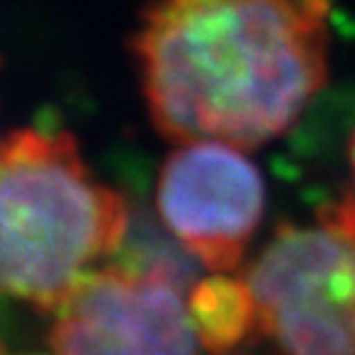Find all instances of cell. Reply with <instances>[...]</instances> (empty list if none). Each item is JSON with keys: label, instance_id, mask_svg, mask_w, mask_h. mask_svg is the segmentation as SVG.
<instances>
[{"label": "cell", "instance_id": "5", "mask_svg": "<svg viewBox=\"0 0 355 355\" xmlns=\"http://www.w3.org/2000/svg\"><path fill=\"white\" fill-rule=\"evenodd\" d=\"M264 205L261 171L230 144H178L158 171L155 210L183 250L212 274L237 269Z\"/></svg>", "mask_w": 355, "mask_h": 355}, {"label": "cell", "instance_id": "7", "mask_svg": "<svg viewBox=\"0 0 355 355\" xmlns=\"http://www.w3.org/2000/svg\"><path fill=\"white\" fill-rule=\"evenodd\" d=\"M348 166H350V175H353V183H355V131L348 144Z\"/></svg>", "mask_w": 355, "mask_h": 355}, {"label": "cell", "instance_id": "8", "mask_svg": "<svg viewBox=\"0 0 355 355\" xmlns=\"http://www.w3.org/2000/svg\"><path fill=\"white\" fill-rule=\"evenodd\" d=\"M28 355H37V353H28Z\"/></svg>", "mask_w": 355, "mask_h": 355}, {"label": "cell", "instance_id": "4", "mask_svg": "<svg viewBox=\"0 0 355 355\" xmlns=\"http://www.w3.org/2000/svg\"><path fill=\"white\" fill-rule=\"evenodd\" d=\"M188 274L180 261L92 269L55 309V355H198Z\"/></svg>", "mask_w": 355, "mask_h": 355}, {"label": "cell", "instance_id": "3", "mask_svg": "<svg viewBox=\"0 0 355 355\" xmlns=\"http://www.w3.org/2000/svg\"><path fill=\"white\" fill-rule=\"evenodd\" d=\"M257 321L288 355H355V205L284 225L244 272Z\"/></svg>", "mask_w": 355, "mask_h": 355}, {"label": "cell", "instance_id": "2", "mask_svg": "<svg viewBox=\"0 0 355 355\" xmlns=\"http://www.w3.org/2000/svg\"><path fill=\"white\" fill-rule=\"evenodd\" d=\"M126 232V198L96 180L69 133L0 136V294L55 313Z\"/></svg>", "mask_w": 355, "mask_h": 355}, {"label": "cell", "instance_id": "6", "mask_svg": "<svg viewBox=\"0 0 355 355\" xmlns=\"http://www.w3.org/2000/svg\"><path fill=\"white\" fill-rule=\"evenodd\" d=\"M188 311L198 340L217 355L237 348L259 323L247 282L230 274H215L195 284Z\"/></svg>", "mask_w": 355, "mask_h": 355}, {"label": "cell", "instance_id": "9", "mask_svg": "<svg viewBox=\"0 0 355 355\" xmlns=\"http://www.w3.org/2000/svg\"><path fill=\"white\" fill-rule=\"evenodd\" d=\"M0 355H3V353H0Z\"/></svg>", "mask_w": 355, "mask_h": 355}, {"label": "cell", "instance_id": "1", "mask_svg": "<svg viewBox=\"0 0 355 355\" xmlns=\"http://www.w3.org/2000/svg\"><path fill=\"white\" fill-rule=\"evenodd\" d=\"M155 131L252 150L328 79V0H150L131 40Z\"/></svg>", "mask_w": 355, "mask_h": 355}]
</instances>
